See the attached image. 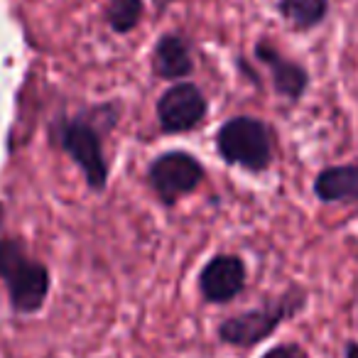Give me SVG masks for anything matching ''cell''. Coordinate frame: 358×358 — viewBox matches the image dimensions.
Segmentation results:
<instances>
[{
    "label": "cell",
    "mask_w": 358,
    "mask_h": 358,
    "mask_svg": "<svg viewBox=\"0 0 358 358\" xmlns=\"http://www.w3.org/2000/svg\"><path fill=\"white\" fill-rule=\"evenodd\" d=\"M278 13L292 30L309 32L327 20L329 0H278Z\"/></svg>",
    "instance_id": "11"
},
{
    "label": "cell",
    "mask_w": 358,
    "mask_h": 358,
    "mask_svg": "<svg viewBox=\"0 0 358 358\" xmlns=\"http://www.w3.org/2000/svg\"><path fill=\"white\" fill-rule=\"evenodd\" d=\"M314 196L324 204H358V159L317 172Z\"/></svg>",
    "instance_id": "10"
},
{
    "label": "cell",
    "mask_w": 358,
    "mask_h": 358,
    "mask_svg": "<svg viewBox=\"0 0 358 358\" xmlns=\"http://www.w3.org/2000/svg\"><path fill=\"white\" fill-rule=\"evenodd\" d=\"M159 130L164 135H182L199 128V123L209 113V101L204 91L192 81H177L169 86L155 106Z\"/></svg>",
    "instance_id": "6"
},
{
    "label": "cell",
    "mask_w": 358,
    "mask_h": 358,
    "mask_svg": "<svg viewBox=\"0 0 358 358\" xmlns=\"http://www.w3.org/2000/svg\"><path fill=\"white\" fill-rule=\"evenodd\" d=\"M216 152L245 172H265L273 162V130L253 115H234L216 130Z\"/></svg>",
    "instance_id": "4"
},
{
    "label": "cell",
    "mask_w": 358,
    "mask_h": 358,
    "mask_svg": "<svg viewBox=\"0 0 358 358\" xmlns=\"http://www.w3.org/2000/svg\"><path fill=\"white\" fill-rule=\"evenodd\" d=\"M206 172L199 157L187 150H169L148 164V185L159 199V204L172 209L182 196L199 189Z\"/></svg>",
    "instance_id": "5"
},
{
    "label": "cell",
    "mask_w": 358,
    "mask_h": 358,
    "mask_svg": "<svg viewBox=\"0 0 358 358\" xmlns=\"http://www.w3.org/2000/svg\"><path fill=\"white\" fill-rule=\"evenodd\" d=\"M0 280L6 285L10 307L17 314H35L47 302L52 278L47 265L30 258L20 241H0Z\"/></svg>",
    "instance_id": "3"
},
{
    "label": "cell",
    "mask_w": 358,
    "mask_h": 358,
    "mask_svg": "<svg viewBox=\"0 0 358 358\" xmlns=\"http://www.w3.org/2000/svg\"><path fill=\"white\" fill-rule=\"evenodd\" d=\"M120 118L118 103H101L79 115H64L52 125L55 143L79 164L91 192H106L108 162L103 155V135L113 130Z\"/></svg>",
    "instance_id": "1"
},
{
    "label": "cell",
    "mask_w": 358,
    "mask_h": 358,
    "mask_svg": "<svg viewBox=\"0 0 358 358\" xmlns=\"http://www.w3.org/2000/svg\"><path fill=\"white\" fill-rule=\"evenodd\" d=\"M255 57H258L260 64L268 66L270 79H273V89L278 96L297 103V101L307 94V86H309L307 69H304L302 64H297V62L287 59L285 55H280L273 42L260 40L258 45H255Z\"/></svg>",
    "instance_id": "8"
},
{
    "label": "cell",
    "mask_w": 358,
    "mask_h": 358,
    "mask_svg": "<svg viewBox=\"0 0 358 358\" xmlns=\"http://www.w3.org/2000/svg\"><path fill=\"white\" fill-rule=\"evenodd\" d=\"M343 358H358V341H346V346H343Z\"/></svg>",
    "instance_id": "14"
},
{
    "label": "cell",
    "mask_w": 358,
    "mask_h": 358,
    "mask_svg": "<svg viewBox=\"0 0 358 358\" xmlns=\"http://www.w3.org/2000/svg\"><path fill=\"white\" fill-rule=\"evenodd\" d=\"M260 358H309V353L299 343H278L268 348Z\"/></svg>",
    "instance_id": "13"
},
{
    "label": "cell",
    "mask_w": 358,
    "mask_h": 358,
    "mask_svg": "<svg viewBox=\"0 0 358 358\" xmlns=\"http://www.w3.org/2000/svg\"><path fill=\"white\" fill-rule=\"evenodd\" d=\"M152 3H155V8H157V10H164V8H169L172 3H177V0H152Z\"/></svg>",
    "instance_id": "15"
},
{
    "label": "cell",
    "mask_w": 358,
    "mask_h": 358,
    "mask_svg": "<svg viewBox=\"0 0 358 358\" xmlns=\"http://www.w3.org/2000/svg\"><path fill=\"white\" fill-rule=\"evenodd\" d=\"M143 0H106L103 17L115 35H128L143 20Z\"/></svg>",
    "instance_id": "12"
},
{
    "label": "cell",
    "mask_w": 358,
    "mask_h": 358,
    "mask_svg": "<svg viewBox=\"0 0 358 358\" xmlns=\"http://www.w3.org/2000/svg\"><path fill=\"white\" fill-rule=\"evenodd\" d=\"M248 270L243 258L231 253H219L199 273V292L209 304H226L245 289Z\"/></svg>",
    "instance_id": "7"
},
{
    "label": "cell",
    "mask_w": 358,
    "mask_h": 358,
    "mask_svg": "<svg viewBox=\"0 0 358 358\" xmlns=\"http://www.w3.org/2000/svg\"><path fill=\"white\" fill-rule=\"evenodd\" d=\"M194 71L192 47L185 35L164 32L152 50V74L162 81H185Z\"/></svg>",
    "instance_id": "9"
},
{
    "label": "cell",
    "mask_w": 358,
    "mask_h": 358,
    "mask_svg": "<svg viewBox=\"0 0 358 358\" xmlns=\"http://www.w3.org/2000/svg\"><path fill=\"white\" fill-rule=\"evenodd\" d=\"M304 304H307V292L299 285H289L282 294L268 299L260 307L224 319L216 329V336L221 343H229V346L253 348L273 336L280 329V324L302 312Z\"/></svg>",
    "instance_id": "2"
}]
</instances>
